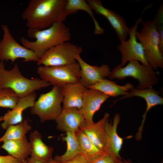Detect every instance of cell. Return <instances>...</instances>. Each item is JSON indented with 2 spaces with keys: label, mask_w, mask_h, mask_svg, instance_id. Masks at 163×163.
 <instances>
[{
  "label": "cell",
  "mask_w": 163,
  "mask_h": 163,
  "mask_svg": "<svg viewBox=\"0 0 163 163\" xmlns=\"http://www.w3.org/2000/svg\"><path fill=\"white\" fill-rule=\"evenodd\" d=\"M27 36L35 39L31 41L22 36V45L34 52L39 59L48 50L65 42L69 41L71 35L70 29L62 22L55 23L43 30L28 28Z\"/></svg>",
  "instance_id": "2"
},
{
  "label": "cell",
  "mask_w": 163,
  "mask_h": 163,
  "mask_svg": "<svg viewBox=\"0 0 163 163\" xmlns=\"http://www.w3.org/2000/svg\"><path fill=\"white\" fill-rule=\"evenodd\" d=\"M3 142L2 148L5 150L9 155L21 162L30 155V144L26 136L21 139L9 140Z\"/></svg>",
  "instance_id": "20"
},
{
  "label": "cell",
  "mask_w": 163,
  "mask_h": 163,
  "mask_svg": "<svg viewBox=\"0 0 163 163\" xmlns=\"http://www.w3.org/2000/svg\"><path fill=\"white\" fill-rule=\"evenodd\" d=\"M79 143L81 153L88 163H91L106 153L96 147L80 129L75 133Z\"/></svg>",
  "instance_id": "23"
},
{
  "label": "cell",
  "mask_w": 163,
  "mask_h": 163,
  "mask_svg": "<svg viewBox=\"0 0 163 163\" xmlns=\"http://www.w3.org/2000/svg\"><path fill=\"white\" fill-rule=\"evenodd\" d=\"M29 142L31 151L30 156L48 162L53 158V147L46 145L43 142L42 136L38 131L35 130L30 133Z\"/></svg>",
  "instance_id": "19"
},
{
  "label": "cell",
  "mask_w": 163,
  "mask_h": 163,
  "mask_svg": "<svg viewBox=\"0 0 163 163\" xmlns=\"http://www.w3.org/2000/svg\"><path fill=\"white\" fill-rule=\"evenodd\" d=\"M161 163H163V161H162Z\"/></svg>",
  "instance_id": "38"
},
{
  "label": "cell",
  "mask_w": 163,
  "mask_h": 163,
  "mask_svg": "<svg viewBox=\"0 0 163 163\" xmlns=\"http://www.w3.org/2000/svg\"><path fill=\"white\" fill-rule=\"evenodd\" d=\"M76 61L80 67V82L87 88L110 75L111 71L108 65H91L85 62L80 56L77 58Z\"/></svg>",
  "instance_id": "13"
},
{
  "label": "cell",
  "mask_w": 163,
  "mask_h": 163,
  "mask_svg": "<svg viewBox=\"0 0 163 163\" xmlns=\"http://www.w3.org/2000/svg\"><path fill=\"white\" fill-rule=\"evenodd\" d=\"M141 23L142 27L140 32H136V35L143 47L146 60L153 69L162 68L163 54L159 49L155 21L142 20Z\"/></svg>",
  "instance_id": "4"
},
{
  "label": "cell",
  "mask_w": 163,
  "mask_h": 163,
  "mask_svg": "<svg viewBox=\"0 0 163 163\" xmlns=\"http://www.w3.org/2000/svg\"><path fill=\"white\" fill-rule=\"evenodd\" d=\"M27 159L26 160H25L22 161L21 162V163H26L27 161Z\"/></svg>",
  "instance_id": "36"
},
{
  "label": "cell",
  "mask_w": 163,
  "mask_h": 163,
  "mask_svg": "<svg viewBox=\"0 0 163 163\" xmlns=\"http://www.w3.org/2000/svg\"><path fill=\"white\" fill-rule=\"evenodd\" d=\"M133 87V85L130 83L121 86L116 84V82L105 78L87 88L98 90L109 97H116L126 95L128 93L127 91Z\"/></svg>",
  "instance_id": "22"
},
{
  "label": "cell",
  "mask_w": 163,
  "mask_h": 163,
  "mask_svg": "<svg viewBox=\"0 0 163 163\" xmlns=\"http://www.w3.org/2000/svg\"><path fill=\"white\" fill-rule=\"evenodd\" d=\"M65 8L69 15L76 13L79 10L84 11L89 14L92 18L94 25V33L96 35L103 34L104 31L95 19L93 10L86 1L85 0H66Z\"/></svg>",
  "instance_id": "24"
},
{
  "label": "cell",
  "mask_w": 163,
  "mask_h": 163,
  "mask_svg": "<svg viewBox=\"0 0 163 163\" xmlns=\"http://www.w3.org/2000/svg\"><path fill=\"white\" fill-rule=\"evenodd\" d=\"M31 129L32 127L27 120H23L17 124L11 125L6 129L4 135L0 138L1 142L23 139Z\"/></svg>",
  "instance_id": "26"
},
{
  "label": "cell",
  "mask_w": 163,
  "mask_h": 163,
  "mask_svg": "<svg viewBox=\"0 0 163 163\" xmlns=\"http://www.w3.org/2000/svg\"><path fill=\"white\" fill-rule=\"evenodd\" d=\"M55 120L58 130L73 133L80 129L85 121L80 110L76 108L62 109Z\"/></svg>",
  "instance_id": "15"
},
{
  "label": "cell",
  "mask_w": 163,
  "mask_h": 163,
  "mask_svg": "<svg viewBox=\"0 0 163 163\" xmlns=\"http://www.w3.org/2000/svg\"><path fill=\"white\" fill-rule=\"evenodd\" d=\"M36 98L35 92L20 97L15 107L11 110H8L3 116V122L1 125L2 128L6 129L10 126L18 124L23 121V111L33 106Z\"/></svg>",
  "instance_id": "17"
},
{
  "label": "cell",
  "mask_w": 163,
  "mask_h": 163,
  "mask_svg": "<svg viewBox=\"0 0 163 163\" xmlns=\"http://www.w3.org/2000/svg\"><path fill=\"white\" fill-rule=\"evenodd\" d=\"M82 52L80 46L69 41L58 45L47 51L37 62L38 66H56L69 65L76 62Z\"/></svg>",
  "instance_id": "9"
},
{
  "label": "cell",
  "mask_w": 163,
  "mask_h": 163,
  "mask_svg": "<svg viewBox=\"0 0 163 163\" xmlns=\"http://www.w3.org/2000/svg\"><path fill=\"white\" fill-rule=\"evenodd\" d=\"M26 163H48V162L36 157L30 156V158H27Z\"/></svg>",
  "instance_id": "32"
},
{
  "label": "cell",
  "mask_w": 163,
  "mask_h": 163,
  "mask_svg": "<svg viewBox=\"0 0 163 163\" xmlns=\"http://www.w3.org/2000/svg\"><path fill=\"white\" fill-rule=\"evenodd\" d=\"M63 98L61 88L53 86L49 91L40 95L30 108V113L37 116L42 123L55 120L62 110Z\"/></svg>",
  "instance_id": "6"
},
{
  "label": "cell",
  "mask_w": 163,
  "mask_h": 163,
  "mask_svg": "<svg viewBox=\"0 0 163 163\" xmlns=\"http://www.w3.org/2000/svg\"><path fill=\"white\" fill-rule=\"evenodd\" d=\"M126 95L124 96L119 100L133 96H138L143 98L146 101L147 106L145 112L142 116V119L141 124L138 128V130L135 135V138L139 141L142 138V133L143 126L147 113L151 108L158 105L163 103V98L160 96L158 93L152 88L143 89L133 88Z\"/></svg>",
  "instance_id": "16"
},
{
  "label": "cell",
  "mask_w": 163,
  "mask_h": 163,
  "mask_svg": "<svg viewBox=\"0 0 163 163\" xmlns=\"http://www.w3.org/2000/svg\"><path fill=\"white\" fill-rule=\"evenodd\" d=\"M3 116L0 117V122L2 121H3Z\"/></svg>",
  "instance_id": "35"
},
{
  "label": "cell",
  "mask_w": 163,
  "mask_h": 163,
  "mask_svg": "<svg viewBox=\"0 0 163 163\" xmlns=\"http://www.w3.org/2000/svg\"><path fill=\"white\" fill-rule=\"evenodd\" d=\"M109 97L98 90L86 88L83 95L82 106L80 110L86 123H91L94 122L93 117L95 113Z\"/></svg>",
  "instance_id": "14"
},
{
  "label": "cell",
  "mask_w": 163,
  "mask_h": 163,
  "mask_svg": "<svg viewBox=\"0 0 163 163\" xmlns=\"http://www.w3.org/2000/svg\"><path fill=\"white\" fill-rule=\"evenodd\" d=\"M66 0H30L21 14L28 28L43 30L63 22L68 15Z\"/></svg>",
  "instance_id": "1"
},
{
  "label": "cell",
  "mask_w": 163,
  "mask_h": 163,
  "mask_svg": "<svg viewBox=\"0 0 163 163\" xmlns=\"http://www.w3.org/2000/svg\"><path fill=\"white\" fill-rule=\"evenodd\" d=\"M123 163H133L130 159L127 160H123Z\"/></svg>",
  "instance_id": "34"
},
{
  "label": "cell",
  "mask_w": 163,
  "mask_h": 163,
  "mask_svg": "<svg viewBox=\"0 0 163 163\" xmlns=\"http://www.w3.org/2000/svg\"><path fill=\"white\" fill-rule=\"evenodd\" d=\"M121 158H119L113 153L107 152L91 163H123Z\"/></svg>",
  "instance_id": "29"
},
{
  "label": "cell",
  "mask_w": 163,
  "mask_h": 163,
  "mask_svg": "<svg viewBox=\"0 0 163 163\" xmlns=\"http://www.w3.org/2000/svg\"><path fill=\"white\" fill-rule=\"evenodd\" d=\"M120 120L119 113L114 116L113 123L109 122V118L105 123V129L108 136L111 152L119 158H121L120 152L123 143V139L118 134L117 129Z\"/></svg>",
  "instance_id": "21"
},
{
  "label": "cell",
  "mask_w": 163,
  "mask_h": 163,
  "mask_svg": "<svg viewBox=\"0 0 163 163\" xmlns=\"http://www.w3.org/2000/svg\"><path fill=\"white\" fill-rule=\"evenodd\" d=\"M19 98L12 89L0 88V107L12 109L17 104Z\"/></svg>",
  "instance_id": "27"
},
{
  "label": "cell",
  "mask_w": 163,
  "mask_h": 163,
  "mask_svg": "<svg viewBox=\"0 0 163 163\" xmlns=\"http://www.w3.org/2000/svg\"><path fill=\"white\" fill-rule=\"evenodd\" d=\"M109 117V113H106L97 122L88 123L85 121L80 128L96 147L106 152H110L109 139L105 129V122Z\"/></svg>",
  "instance_id": "11"
},
{
  "label": "cell",
  "mask_w": 163,
  "mask_h": 163,
  "mask_svg": "<svg viewBox=\"0 0 163 163\" xmlns=\"http://www.w3.org/2000/svg\"><path fill=\"white\" fill-rule=\"evenodd\" d=\"M50 85V83L41 78L29 79L25 77L17 64L11 69L7 70L5 68L4 62H0V88H10L19 97Z\"/></svg>",
  "instance_id": "3"
},
{
  "label": "cell",
  "mask_w": 163,
  "mask_h": 163,
  "mask_svg": "<svg viewBox=\"0 0 163 163\" xmlns=\"http://www.w3.org/2000/svg\"><path fill=\"white\" fill-rule=\"evenodd\" d=\"M61 163H88L81 153L72 158Z\"/></svg>",
  "instance_id": "31"
},
{
  "label": "cell",
  "mask_w": 163,
  "mask_h": 163,
  "mask_svg": "<svg viewBox=\"0 0 163 163\" xmlns=\"http://www.w3.org/2000/svg\"><path fill=\"white\" fill-rule=\"evenodd\" d=\"M142 20L141 18L138 19L134 25L129 29V40L120 41L118 46L117 48L122 55L120 65L122 67H124L127 62L133 60L139 61L145 65H150L145 58L143 47L137 41L136 35L139 24Z\"/></svg>",
  "instance_id": "10"
},
{
  "label": "cell",
  "mask_w": 163,
  "mask_h": 163,
  "mask_svg": "<svg viewBox=\"0 0 163 163\" xmlns=\"http://www.w3.org/2000/svg\"><path fill=\"white\" fill-rule=\"evenodd\" d=\"M157 73L150 65L141 64L136 60L129 62L125 67L118 65L111 71L108 77L110 79L117 78L122 80L131 77L138 80L137 89H143L152 88L158 82Z\"/></svg>",
  "instance_id": "5"
},
{
  "label": "cell",
  "mask_w": 163,
  "mask_h": 163,
  "mask_svg": "<svg viewBox=\"0 0 163 163\" xmlns=\"http://www.w3.org/2000/svg\"><path fill=\"white\" fill-rule=\"evenodd\" d=\"M86 1L96 12L102 15L107 19L116 31L120 41L125 40L129 34V28L124 19L113 10L105 8L100 0Z\"/></svg>",
  "instance_id": "12"
},
{
  "label": "cell",
  "mask_w": 163,
  "mask_h": 163,
  "mask_svg": "<svg viewBox=\"0 0 163 163\" xmlns=\"http://www.w3.org/2000/svg\"><path fill=\"white\" fill-rule=\"evenodd\" d=\"M62 140L66 143L67 149L62 155H56L53 158L60 163L69 160L81 154L79 142L75 133H66V135L62 137Z\"/></svg>",
  "instance_id": "25"
},
{
  "label": "cell",
  "mask_w": 163,
  "mask_h": 163,
  "mask_svg": "<svg viewBox=\"0 0 163 163\" xmlns=\"http://www.w3.org/2000/svg\"><path fill=\"white\" fill-rule=\"evenodd\" d=\"M61 88L63 97L62 109L76 108L80 109L87 88L80 81L66 84Z\"/></svg>",
  "instance_id": "18"
},
{
  "label": "cell",
  "mask_w": 163,
  "mask_h": 163,
  "mask_svg": "<svg viewBox=\"0 0 163 163\" xmlns=\"http://www.w3.org/2000/svg\"><path fill=\"white\" fill-rule=\"evenodd\" d=\"M80 71V66L77 61L63 66H40L37 69V73L40 78L51 85L60 87L66 84L79 82Z\"/></svg>",
  "instance_id": "7"
},
{
  "label": "cell",
  "mask_w": 163,
  "mask_h": 163,
  "mask_svg": "<svg viewBox=\"0 0 163 163\" xmlns=\"http://www.w3.org/2000/svg\"><path fill=\"white\" fill-rule=\"evenodd\" d=\"M1 142V140L0 139V143Z\"/></svg>",
  "instance_id": "37"
},
{
  "label": "cell",
  "mask_w": 163,
  "mask_h": 163,
  "mask_svg": "<svg viewBox=\"0 0 163 163\" xmlns=\"http://www.w3.org/2000/svg\"><path fill=\"white\" fill-rule=\"evenodd\" d=\"M0 163H21L19 160L12 156L0 155Z\"/></svg>",
  "instance_id": "30"
},
{
  "label": "cell",
  "mask_w": 163,
  "mask_h": 163,
  "mask_svg": "<svg viewBox=\"0 0 163 163\" xmlns=\"http://www.w3.org/2000/svg\"><path fill=\"white\" fill-rule=\"evenodd\" d=\"M2 38L0 41V60L3 62L11 61L13 63L18 59L22 58L23 62H38L39 59L32 50L18 43L11 34L7 25H2Z\"/></svg>",
  "instance_id": "8"
},
{
  "label": "cell",
  "mask_w": 163,
  "mask_h": 163,
  "mask_svg": "<svg viewBox=\"0 0 163 163\" xmlns=\"http://www.w3.org/2000/svg\"><path fill=\"white\" fill-rule=\"evenodd\" d=\"M48 163H61L56 160L52 158L49 162Z\"/></svg>",
  "instance_id": "33"
},
{
  "label": "cell",
  "mask_w": 163,
  "mask_h": 163,
  "mask_svg": "<svg viewBox=\"0 0 163 163\" xmlns=\"http://www.w3.org/2000/svg\"><path fill=\"white\" fill-rule=\"evenodd\" d=\"M155 21L159 38V47L160 52L163 54V5L160 6L158 11Z\"/></svg>",
  "instance_id": "28"
}]
</instances>
